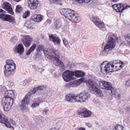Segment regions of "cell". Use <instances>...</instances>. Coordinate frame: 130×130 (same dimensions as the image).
Here are the masks:
<instances>
[{"instance_id":"cell-12","label":"cell","mask_w":130,"mask_h":130,"mask_svg":"<svg viewBox=\"0 0 130 130\" xmlns=\"http://www.w3.org/2000/svg\"><path fill=\"white\" fill-rule=\"evenodd\" d=\"M99 86L102 89L112 91L113 86L110 83L105 81H100L99 83Z\"/></svg>"},{"instance_id":"cell-40","label":"cell","mask_w":130,"mask_h":130,"mask_svg":"<svg viewBox=\"0 0 130 130\" xmlns=\"http://www.w3.org/2000/svg\"><path fill=\"white\" fill-rule=\"evenodd\" d=\"M79 130H86L84 128L81 127L79 128Z\"/></svg>"},{"instance_id":"cell-35","label":"cell","mask_w":130,"mask_h":130,"mask_svg":"<svg viewBox=\"0 0 130 130\" xmlns=\"http://www.w3.org/2000/svg\"><path fill=\"white\" fill-rule=\"evenodd\" d=\"M125 86H127V87H128L130 86V80H128L126 82V83H125Z\"/></svg>"},{"instance_id":"cell-18","label":"cell","mask_w":130,"mask_h":130,"mask_svg":"<svg viewBox=\"0 0 130 130\" xmlns=\"http://www.w3.org/2000/svg\"><path fill=\"white\" fill-rule=\"evenodd\" d=\"M5 72L7 74L10 72H12L15 70L16 68V65L15 63H7L5 66Z\"/></svg>"},{"instance_id":"cell-14","label":"cell","mask_w":130,"mask_h":130,"mask_svg":"<svg viewBox=\"0 0 130 130\" xmlns=\"http://www.w3.org/2000/svg\"><path fill=\"white\" fill-rule=\"evenodd\" d=\"M129 7L127 5H125L124 4H114L112 6L113 9L116 12H121L125 8Z\"/></svg>"},{"instance_id":"cell-10","label":"cell","mask_w":130,"mask_h":130,"mask_svg":"<svg viewBox=\"0 0 130 130\" xmlns=\"http://www.w3.org/2000/svg\"><path fill=\"white\" fill-rule=\"evenodd\" d=\"M78 116L81 118H88L91 116L92 112L89 110L86 109L85 108H79L77 111Z\"/></svg>"},{"instance_id":"cell-7","label":"cell","mask_w":130,"mask_h":130,"mask_svg":"<svg viewBox=\"0 0 130 130\" xmlns=\"http://www.w3.org/2000/svg\"><path fill=\"white\" fill-rule=\"evenodd\" d=\"M14 99L8 97H4L2 100V103L4 110L5 111H8L12 108L14 103Z\"/></svg>"},{"instance_id":"cell-16","label":"cell","mask_w":130,"mask_h":130,"mask_svg":"<svg viewBox=\"0 0 130 130\" xmlns=\"http://www.w3.org/2000/svg\"><path fill=\"white\" fill-rule=\"evenodd\" d=\"M85 79L84 78L80 79L77 80H75L73 82H71L69 83L66 84V86L68 88H70V87H75L78 86L80 85L81 83L84 82Z\"/></svg>"},{"instance_id":"cell-11","label":"cell","mask_w":130,"mask_h":130,"mask_svg":"<svg viewBox=\"0 0 130 130\" xmlns=\"http://www.w3.org/2000/svg\"><path fill=\"white\" fill-rule=\"evenodd\" d=\"M0 123L5 125L9 128L14 129V127L10 124L7 117L1 111H0Z\"/></svg>"},{"instance_id":"cell-22","label":"cell","mask_w":130,"mask_h":130,"mask_svg":"<svg viewBox=\"0 0 130 130\" xmlns=\"http://www.w3.org/2000/svg\"><path fill=\"white\" fill-rule=\"evenodd\" d=\"M44 86H38V87L33 88L31 91H30L27 94L31 96V95L34 94L36 93L38 91H41V90H43L44 89Z\"/></svg>"},{"instance_id":"cell-29","label":"cell","mask_w":130,"mask_h":130,"mask_svg":"<svg viewBox=\"0 0 130 130\" xmlns=\"http://www.w3.org/2000/svg\"><path fill=\"white\" fill-rule=\"evenodd\" d=\"M79 3H89L92 0H75Z\"/></svg>"},{"instance_id":"cell-9","label":"cell","mask_w":130,"mask_h":130,"mask_svg":"<svg viewBox=\"0 0 130 130\" xmlns=\"http://www.w3.org/2000/svg\"><path fill=\"white\" fill-rule=\"evenodd\" d=\"M91 19L93 23L95 25L102 31H105L106 30L105 26L104 23L97 17L92 16L91 17Z\"/></svg>"},{"instance_id":"cell-8","label":"cell","mask_w":130,"mask_h":130,"mask_svg":"<svg viewBox=\"0 0 130 130\" xmlns=\"http://www.w3.org/2000/svg\"><path fill=\"white\" fill-rule=\"evenodd\" d=\"M63 78L65 82H69L76 79L75 72L67 71L64 72L62 75Z\"/></svg>"},{"instance_id":"cell-15","label":"cell","mask_w":130,"mask_h":130,"mask_svg":"<svg viewBox=\"0 0 130 130\" xmlns=\"http://www.w3.org/2000/svg\"><path fill=\"white\" fill-rule=\"evenodd\" d=\"M30 96L29 95H26L24 97L23 100L21 101V110L23 111H25L26 109V107L29 105L30 102Z\"/></svg>"},{"instance_id":"cell-13","label":"cell","mask_w":130,"mask_h":130,"mask_svg":"<svg viewBox=\"0 0 130 130\" xmlns=\"http://www.w3.org/2000/svg\"><path fill=\"white\" fill-rule=\"evenodd\" d=\"M21 40L26 47H29L31 43L32 39L29 35H22L21 36Z\"/></svg>"},{"instance_id":"cell-25","label":"cell","mask_w":130,"mask_h":130,"mask_svg":"<svg viewBox=\"0 0 130 130\" xmlns=\"http://www.w3.org/2000/svg\"><path fill=\"white\" fill-rule=\"evenodd\" d=\"M4 97H10L14 99L15 97V94L13 91H11V90H8L5 93Z\"/></svg>"},{"instance_id":"cell-6","label":"cell","mask_w":130,"mask_h":130,"mask_svg":"<svg viewBox=\"0 0 130 130\" xmlns=\"http://www.w3.org/2000/svg\"><path fill=\"white\" fill-rule=\"evenodd\" d=\"M117 38L114 34H111L108 35L107 41L104 48V50L106 51H111L116 46Z\"/></svg>"},{"instance_id":"cell-34","label":"cell","mask_w":130,"mask_h":130,"mask_svg":"<svg viewBox=\"0 0 130 130\" xmlns=\"http://www.w3.org/2000/svg\"><path fill=\"white\" fill-rule=\"evenodd\" d=\"M63 43H64V45H65V46H67L68 45V41L66 40L65 39H64L63 40Z\"/></svg>"},{"instance_id":"cell-23","label":"cell","mask_w":130,"mask_h":130,"mask_svg":"<svg viewBox=\"0 0 130 130\" xmlns=\"http://www.w3.org/2000/svg\"><path fill=\"white\" fill-rule=\"evenodd\" d=\"M43 18V17L40 15H33L31 17V19L32 20L37 23L40 22L42 20Z\"/></svg>"},{"instance_id":"cell-37","label":"cell","mask_w":130,"mask_h":130,"mask_svg":"<svg viewBox=\"0 0 130 130\" xmlns=\"http://www.w3.org/2000/svg\"><path fill=\"white\" fill-rule=\"evenodd\" d=\"M86 125L89 127H92L91 124L89 123H86Z\"/></svg>"},{"instance_id":"cell-42","label":"cell","mask_w":130,"mask_h":130,"mask_svg":"<svg viewBox=\"0 0 130 130\" xmlns=\"http://www.w3.org/2000/svg\"><path fill=\"white\" fill-rule=\"evenodd\" d=\"M112 1L113 2H117V1H118V0H112Z\"/></svg>"},{"instance_id":"cell-17","label":"cell","mask_w":130,"mask_h":130,"mask_svg":"<svg viewBox=\"0 0 130 130\" xmlns=\"http://www.w3.org/2000/svg\"><path fill=\"white\" fill-rule=\"evenodd\" d=\"M0 19L4 21H8L10 23H15V19L13 17L8 15L2 14L0 15Z\"/></svg>"},{"instance_id":"cell-32","label":"cell","mask_w":130,"mask_h":130,"mask_svg":"<svg viewBox=\"0 0 130 130\" xmlns=\"http://www.w3.org/2000/svg\"><path fill=\"white\" fill-rule=\"evenodd\" d=\"M43 50H44V46L42 45H40L38 46L37 49V51H40Z\"/></svg>"},{"instance_id":"cell-38","label":"cell","mask_w":130,"mask_h":130,"mask_svg":"<svg viewBox=\"0 0 130 130\" xmlns=\"http://www.w3.org/2000/svg\"><path fill=\"white\" fill-rule=\"evenodd\" d=\"M49 130H59L58 128L56 127H53L49 129Z\"/></svg>"},{"instance_id":"cell-1","label":"cell","mask_w":130,"mask_h":130,"mask_svg":"<svg viewBox=\"0 0 130 130\" xmlns=\"http://www.w3.org/2000/svg\"><path fill=\"white\" fill-rule=\"evenodd\" d=\"M124 63L119 60H112L110 62L105 61L101 65V71L103 74H107L117 71L121 69Z\"/></svg>"},{"instance_id":"cell-30","label":"cell","mask_w":130,"mask_h":130,"mask_svg":"<svg viewBox=\"0 0 130 130\" xmlns=\"http://www.w3.org/2000/svg\"><path fill=\"white\" fill-rule=\"evenodd\" d=\"M22 7H21L20 5H18L17 6L16 10H15L16 12L17 13H20L22 11Z\"/></svg>"},{"instance_id":"cell-21","label":"cell","mask_w":130,"mask_h":130,"mask_svg":"<svg viewBox=\"0 0 130 130\" xmlns=\"http://www.w3.org/2000/svg\"><path fill=\"white\" fill-rule=\"evenodd\" d=\"M28 3L29 7L31 9L37 8L39 4L37 0H28Z\"/></svg>"},{"instance_id":"cell-24","label":"cell","mask_w":130,"mask_h":130,"mask_svg":"<svg viewBox=\"0 0 130 130\" xmlns=\"http://www.w3.org/2000/svg\"><path fill=\"white\" fill-rule=\"evenodd\" d=\"M15 50H16V51L19 54H21L24 52L25 49H24L23 45L21 43H20L16 46Z\"/></svg>"},{"instance_id":"cell-26","label":"cell","mask_w":130,"mask_h":130,"mask_svg":"<svg viewBox=\"0 0 130 130\" xmlns=\"http://www.w3.org/2000/svg\"><path fill=\"white\" fill-rule=\"evenodd\" d=\"M75 72L76 73V77L77 78L82 77L85 75L84 72L82 71H75Z\"/></svg>"},{"instance_id":"cell-28","label":"cell","mask_w":130,"mask_h":130,"mask_svg":"<svg viewBox=\"0 0 130 130\" xmlns=\"http://www.w3.org/2000/svg\"><path fill=\"white\" fill-rule=\"evenodd\" d=\"M113 130H124V127L120 125H116L114 127Z\"/></svg>"},{"instance_id":"cell-19","label":"cell","mask_w":130,"mask_h":130,"mask_svg":"<svg viewBox=\"0 0 130 130\" xmlns=\"http://www.w3.org/2000/svg\"><path fill=\"white\" fill-rule=\"evenodd\" d=\"M49 40L55 45L60 44V39L59 37L55 34H49Z\"/></svg>"},{"instance_id":"cell-20","label":"cell","mask_w":130,"mask_h":130,"mask_svg":"<svg viewBox=\"0 0 130 130\" xmlns=\"http://www.w3.org/2000/svg\"><path fill=\"white\" fill-rule=\"evenodd\" d=\"M2 7L10 14L12 15L14 14L13 9L12 8L11 5L9 3H7V2L4 3Z\"/></svg>"},{"instance_id":"cell-2","label":"cell","mask_w":130,"mask_h":130,"mask_svg":"<svg viewBox=\"0 0 130 130\" xmlns=\"http://www.w3.org/2000/svg\"><path fill=\"white\" fill-rule=\"evenodd\" d=\"M90 97V95L88 93L84 91L78 94H69L66 96V101L69 102H83L88 100Z\"/></svg>"},{"instance_id":"cell-33","label":"cell","mask_w":130,"mask_h":130,"mask_svg":"<svg viewBox=\"0 0 130 130\" xmlns=\"http://www.w3.org/2000/svg\"><path fill=\"white\" fill-rule=\"evenodd\" d=\"M39 103H32V105L31 107L33 108H34L37 107L39 105Z\"/></svg>"},{"instance_id":"cell-4","label":"cell","mask_w":130,"mask_h":130,"mask_svg":"<svg viewBox=\"0 0 130 130\" xmlns=\"http://www.w3.org/2000/svg\"><path fill=\"white\" fill-rule=\"evenodd\" d=\"M60 12L65 17L74 23H78L80 21L79 15L76 11L69 9H60Z\"/></svg>"},{"instance_id":"cell-3","label":"cell","mask_w":130,"mask_h":130,"mask_svg":"<svg viewBox=\"0 0 130 130\" xmlns=\"http://www.w3.org/2000/svg\"><path fill=\"white\" fill-rule=\"evenodd\" d=\"M44 54L47 59L52 62L56 66L62 69H65V66L63 63L59 59L57 54L49 48H45L44 49Z\"/></svg>"},{"instance_id":"cell-41","label":"cell","mask_w":130,"mask_h":130,"mask_svg":"<svg viewBox=\"0 0 130 130\" xmlns=\"http://www.w3.org/2000/svg\"><path fill=\"white\" fill-rule=\"evenodd\" d=\"M14 1H15V2H18L19 1H21V0H14Z\"/></svg>"},{"instance_id":"cell-31","label":"cell","mask_w":130,"mask_h":130,"mask_svg":"<svg viewBox=\"0 0 130 130\" xmlns=\"http://www.w3.org/2000/svg\"><path fill=\"white\" fill-rule=\"evenodd\" d=\"M30 13L29 11H27L23 15V18H27L30 15Z\"/></svg>"},{"instance_id":"cell-36","label":"cell","mask_w":130,"mask_h":130,"mask_svg":"<svg viewBox=\"0 0 130 130\" xmlns=\"http://www.w3.org/2000/svg\"><path fill=\"white\" fill-rule=\"evenodd\" d=\"M60 1V0H51V1L53 3H56Z\"/></svg>"},{"instance_id":"cell-39","label":"cell","mask_w":130,"mask_h":130,"mask_svg":"<svg viewBox=\"0 0 130 130\" xmlns=\"http://www.w3.org/2000/svg\"><path fill=\"white\" fill-rule=\"evenodd\" d=\"M5 13V11H4L3 10L1 9H0V13Z\"/></svg>"},{"instance_id":"cell-5","label":"cell","mask_w":130,"mask_h":130,"mask_svg":"<svg viewBox=\"0 0 130 130\" xmlns=\"http://www.w3.org/2000/svg\"><path fill=\"white\" fill-rule=\"evenodd\" d=\"M86 85L90 92L95 96L99 97H103V94L98 85L92 79H89L86 82Z\"/></svg>"},{"instance_id":"cell-27","label":"cell","mask_w":130,"mask_h":130,"mask_svg":"<svg viewBox=\"0 0 130 130\" xmlns=\"http://www.w3.org/2000/svg\"><path fill=\"white\" fill-rule=\"evenodd\" d=\"M36 47V45L35 44H33V45L30 48L28 51L27 52V55H29V54H30L35 49Z\"/></svg>"}]
</instances>
